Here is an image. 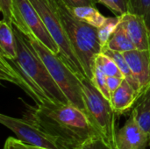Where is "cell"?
<instances>
[{
    "mask_svg": "<svg viewBox=\"0 0 150 149\" xmlns=\"http://www.w3.org/2000/svg\"><path fill=\"white\" fill-rule=\"evenodd\" d=\"M24 119L49 135L60 149L76 148L100 135L86 113L72 105H29Z\"/></svg>",
    "mask_w": 150,
    "mask_h": 149,
    "instance_id": "1",
    "label": "cell"
},
{
    "mask_svg": "<svg viewBox=\"0 0 150 149\" xmlns=\"http://www.w3.org/2000/svg\"><path fill=\"white\" fill-rule=\"evenodd\" d=\"M52 1L85 76L91 80L94 76L95 58L102 52L98 28L74 17L62 0Z\"/></svg>",
    "mask_w": 150,
    "mask_h": 149,
    "instance_id": "2",
    "label": "cell"
},
{
    "mask_svg": "<svg viewBox=\"0 0 150 149\" xmlns=\"http://www.w3.org/2000/svg\"><path fill=\"white\" fill-rule=\"evenodd\" d=\"M17 54V60L25 73L45 91L56 105H70L68 98L52 78L48 69L32 46L28 38L12 25Z\"/></svg>",
    "mask_w": 150,
    "mask_h": 149,
    "instance_id": "3",
    "label": "cell"
},
{
    "mask_svg": "<svg viewBox=\"0 0 150 149\" xmlns=\"http://www.w3.org/2000/svg\"><path fill=\"white\" fill-rule=\"evenodd\" d=\"M28 40L46 65L55 83L68 98L69 104L86 113L80 77L72 71L58 54L52 52L34 39L28 38Z\"/></svg>",
    "mask_w": 150,
    "mask_h": 149,
    "instance_id": "4",
    "label": "cell"
},
{
    "mask_svg": "<svg viewBox=\"0 0 150 149\" xmlns=\"http://www.w3.org/2000/svg\"><path fill=\"white\" fill-rule=\"evenodd\" d=\"M80 79L86 114L99 134L110 144L116 138V112L111 102L103 96L89 77L83 76Z\"/></svg>",
    "mask_w": 150,
    "mask_h": 149,
    "instance_id": "5",
    "label": "cell"
},
{
    "mask_svg": "<svg viewBox=\"0 0 150 149\" xmlns=\"http://www.w3.org/2000/svg\"><path fill=\"white\" fill-rule=\"evenodd\" d=\"M40 16L47 32L59 47V55L80 78L86 76L84 70L76 55L62 22L52 0H30Z\"/></svg>",
    "mask_w": 150,
    "mask_h": 149,
    "instance_id": "6",
    "label": "cell"
},
{
    "mask_svg": "<svg viewBox=\"0 0 150 149\" xmlns=\"http://www.w3.org/2000/svg\"><path fill=\"white\" fill-rule=\"evenodd\" d=\"M12 25L26 37L38 40L52 52L59 54L58 45L47 32L30 0H12Z\"/></svg>",
    "mask_w": 150,
    "mask_h": 149,
    "instance_id": "7",
    "label": "cell"
},
{
    "mask_svg": "<svg viewBox=\"0 0 150 149\" xmlns=\"http://www.w3.org/2000/svg\"><path fill=\"white\" fill-rule=\"evenodd\" d=\"M0 78L18 86L34 101L37 106L56 105L25 73L17 59H11L0 54Z\"/></svg>",
    "mask_w": 150,
    "mask_h": 149,
    "instance_id": "8",
    "label": "cell"
},
{
    "mask_svg": "<svg viewBox=\"0 0 150 149\" xmlns=\"http://www.w3.org/2000/svg\"><path fill=\"white\" fill-rule=\"evenodd\" d=\"M0 122L25 143L40 148L60 149L57 143L49 135L25 119H17L1 114Z\"/></svg>",
    "mask_w": 150,
    "mask_h": 149,
    "instance_id": "9",
    "label": "cell"
},
{
    "mask_svg": "<svg viewBox=\"0 0 150 149\" xmlns=\"http://www.w3.org/2000/svg\"><path fill=\"white\" fill-rule=\"evenodd\" d=\"M116 143L119 149H146L149 146V138L133 112L124 126L117 131Z\"/></svg>",
    "mask_w": 150,
    "mask_h": 149,
    "instance_id": "10",
    "label": "cell"
},
{
    "mask_svg": "<svg viewBox=\"0 0 150 149\" xmlns=\"http://www.w3.org/2000/svg\"><path fill=\"white\" fill-rule=\"evenodd\" d=\"M120 18L136 49L150 51V30L144 18L126 12L120 15Z\"/></svg>",
    "mask_w": 150,
    "mask_h": 149,
    "instance_id": "11",
    "label": "cell"
},
{
    "mask_svg": "<svg viewBox=\"0 0 150 149\" xmlns=\"http://www.w3.org/2000/svg\"><path fill=\"white\" fill-rule=\"evenodd\" d=\"M123 54L140 83L142 97L150 84V51L134 49L125 52Z\"/></svg>",
    "mask_w": 150,
    "mask_h": 149,
    "instance_id": "12",
    "label": "cell"
},
{
    "mask_svg": "<svg viewBox=\"0 0 150 149\" xmlns=\"http://www.w3.org/2000/svg\"><path fill=\"white\" fill-rule=\"evenodd\" d=\"M137 101L138 95L136 91L126 79L111 96V104L116 114H123L128 112Z\"/></svg>",
    "mask_w": 150,
    "mask_h": 149,
    "instance_id": "13",
    "label": "cell"
},
{
    "mask_svg": "<svg viewBox=\"0 0 150 149\" xmlns=\"http://www.w3.org/2000/svg\"><path fill=\"white\" fill-rule=\"evenodd\" d=\"M135 119L149 138L150 145V87L142 94L132 110Z\"/></svg>",
    "mask_w": 150,
    "mask_h": 149,
    "instance_id": "14",
    "label": "cell"
},
{
    "mask_svg": "<svg viewBox=\"0 0 150 149\" xmlns=\"http://www.w3.org/2000/svg\"><path fill=\"white\" fill-rule=\"evenodd\" d=\"M0 54L11 59L18 57L12 26L3 19L0 22Z\"/></svg>",
    "mask_w": 150,
    "mask_h": 149,
    "instance_id": "15",
    "label": "cell"
},
{
    "mask_svg": "<svg viewBox=\"0 0 150 149\" xmlns=\"http://www.w3.org/2000/svg\"><path fill=\"white\" fill-rule=\"evenodd\" d=\"M102 53H105V54H108L109 56H111L115 61V62L117 63L119 68L122 72L125 79L133 86V88L136 91V93L138 95V100H139L140 97H141V86H140V83H139L138 80L136 79V77L134 76V75L131 71L123 53L113 51L112 49H109L105 46L102 47Z\"/></svg>",
    "mask_w": 150,
    "mask_h": 149,
    "instance_id": "16",
    "label": "cell"
},
{
    "mask_svg": "<svg viewBox=\"0 0 150 149\" xmlns=\"http://www.w3.org/2000/svg\"><path fill=\"white\" fill-rule=\"evenodd\" d=\"M69 10L71 13L74 15V17L90 24L91 25L98 29L100 28L107 19L106 17H105L98 11L96 6H78L69 8Z\"/></svg>",
    "mask_w": 150,
    "mask_h": 149,
    "instance_id": "17",
    "label": "cell"
},
{
    "mask_svg": "<svg viewBox=\"0 0 150 149\" xmlns=\"http://www.w3.org/2000/svg\"><path fill=\"white\" fill-rule=\"evenodd\" d=\"M105 47H108L109 49L120 53H125L130 50L136 49L128 32H127L126 28L122 25L121 20H120V24L119 25L114 33L112 35L111 39L108 40Z\"/></svg>",
    "mask_w": 150,
    "mask_h": 149,
    "instance_id": "18",
    "label": "cell"
},
{
    "mask_svg": "<svg viewBox=\"0 0 150 149\" xmlns=\"http://www.w3.org/2000/svg\"><path fill=\"white\" fill-rule=\"evenodd\" d=\"M95 66L98 67L106 76H120L125 78L115 61L105 53L101 52L96 56Z\"/></svg>",
    "mask_w": 150,
    "mask_h": 149,
    "instance_id": "19",
    "label": "cell"
},
{
    "mask_svg": "<svg viewBox=\"0 0 150 149\" xmlns=\"http://www.w3.org/2000/svg\"><path fill=\"white\" fill-rule=\"evenodd\" d=\"M120 15L114 18H107L105 24L98 29V36L102 47L107 44L108 40L111 39L112 35L114 33L119 25L120 24Z\"/></svg>",
    "mask_w": 150,
    "mask_h": 149,
    "instance_id": "20",
    "label": "cell"
},
{
    "mask_svg": "<svg viewBox=\"0 0 150 149\" xmlns=\"http://www.w3.org/2000/svg\"><path fill=\"white\" fill-rule=\"evenodd\" d=\"M127 12L142 16L150 30V0H127Z\"/></svg>",
    "mask_w": 150,
    "mask_h": 149,
    "instance_id": "21",
    "label": "cell"
},
{
    "mask_svg": "<svg viewBox=\"0 0 150 149\" xmlns=\"http://www.w3.org/2000/svg\"><path fill=\"white\" fill-rule=\"evenodd\" d=\"M91 82L96 86V88L103 94V96L111 102V92L107 84V76L98 68L95 66L94 76L91 79Z\"/></svg>",
    "mask_w": 150,
    "mask_h": 149,
    "instance_id": "22",
    "label": "cell"
},
{
    "mask_svg": "<svg viewBox=\"0 0 150 149\" xmlns=\"http://www.w3.org/2000/svg\"><path fill=\"white\" fill-rule=\"evenodd\" d=\"M75 149H112L109 143L100 135L89 139Z\"/></svg>",
    "mask_w": 150,
    "mask_h": 149,
    "instance_id": "23",
    "label": "cell"
},
{
    "mask_svg": "<svg viewBox=\"0 0 150 149\" xmlns=\"http://www.w3.org/2000/svg\"><path fill=\"white\" fill-rule=\"evenodd\" d=\"M0 11L3 20L12 26V0H0Z\"/></svg>",
    "mask_w": 150,
    "mask_h": 149,
    "instance_id": "24",
    "label": "cell"
},
{
    "mask_svg": "<svg viewBox=\"0 0 150 149\" xmlns=\"http://www.w3.org/2000/svg\"><path fill=\"white\" fill-rule=\"evenodd\" d=\"M4 147L10 149H49L46 148L33 146V145L25 143L18 139H14L11 137H10L6 140Z\"/></svg>",
    "mask_w": 150,
    "mask_h": 149,
    "instance_id": "25",
    "label": "cell"
},
{
    "mask_svg": "<svg viewBox=\"0 0 150 149\" xmlns=\"http://www.w3.org/2000/svg\"><path fill=\"white\" fill-rule=\"evenodd\" d=\"M62 1L69 8L78 7V6H87V5L96 6V3L98 2L97 0H62Z\"/></svg>",
    "mask_w": 150,
    "mask_h": 149,
    "instance_id": "26",
    "label": "cell"
},
{
    "mask_svg": "<svg viewBox=\"0 0 150 149\" xmlns=\"http://www.w3.org/2000/svg\"><path fill=\"white\" fill-rule=\"evenodd\" d=\"M124 79L125 78L120 76H107V84L109 90L111 92V96L120 86Z\"/></svg>",
    "mask_w": 150,
    "mask_h": 149,
    "instance_id": "27",
    "label": "cell"
},
{
    "mask_svg": "<svg viewBox=\"0 0 150 149\" xmlns=\"http://www.w3.org/2000/svg\"><path fill=\"white\" fill-rule=\"evenodd\" d=\"M120 10V14L127 12V0H110Z\"/></svg>",
    "mask_w": 150,
    "mask_h": 149,
    "instance_id": "28",
    "label": "cell"
},
{
    "mask_svg": "<svg viewBox=\"0 0 150 149\" xmlns=\"http://www.w3.org/2000/svg\"><path fill=\"white\" fill-rule=\"evenodd\" d=\"M97 1H98V3L104 4L105 6H106V7H107L109 10H111L112 11L115 12V13L117 14V16L121 15V14H120V10H119V8H118L113 3H112L110 0H97Z\"/></svg>",
    "mask_w": 150,
    "mask_h": 149,
    "instance_id": "29",
    "label": "cell"
},
{
    "mask_svg": "<svg viewBox=\"0 0 150 149\" xmlns=\"http://www.w3.org/2000/svg\"><path fill=\"white\" fill-rule=\"evenodd\" d=\"M110 146H111V148L112 149H119V148L117 147V143H116V138H115V140L112 143H110Z\"/></svg>",
    "mask_w": 150,
    "mask_h": 149,
    "instance_id": "30",
    "label": "cell"
},
{
    "mask_svg": "<svg viewBox=\"0 0 150 149\" xmlns=\"http://www.w3.org/2000/svg\"><path fill=\"white\" fill-rule=\"evenodd\" d=\"M4 149H10V148H5V147H4Z\"/></svg>",
    "mask_w": 150,
    "mask_h": 149,
    "instance_id": "31",
    "label": "cell"
},
{
    "mask_svg": "<svg viewBox=\"0 0 150 149\" xmlns=\"http://www.w3.org/2000/svg\"><path fill=\"white\" fill-rule=\"evenodd\" d=\"M149 87H150V85H149ZM149 88H148V89H149ZM148 89H147V90H148Z\"/></svg>",
    "mask_w": 150,
    "mask_h": 149,
    "instance_id": "32",
    "label": "cell"
}]
</instances>
